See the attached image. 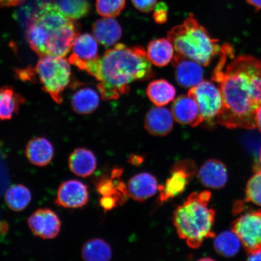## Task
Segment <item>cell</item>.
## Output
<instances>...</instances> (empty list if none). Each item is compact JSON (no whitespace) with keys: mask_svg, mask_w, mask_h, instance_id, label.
<instances>
[{"mask_svg":"<svg viewBox=\"0 0 261 261\" xmlns=\"http://www.w3.org/2000/svg\"><path fill=\"white\" fill-rule=\"evenodd\" d=\"M168 10V6L165 3L161 2L155 6L153 18L156 23L162 24L167 21Z\"/></svg>","mask_w":261,"mask_h":261,"instance_id":"cell-32","label":"cell"},{"mask_svg":"<svg viewBox=\"0 0 261 261\" xmlns=\"http://www.w3.org/2000/svg\"><path fill=\"white\" fill-rule=\"evenodd\" d=\"M146 94L149 100L155 106L163 107L174 99L176 90L168 81L158 80L152 81L148 84Z\"/></svg>","mask_w":261,"mask_h":261,"instance_id":"cell-24","label":"cell"},{"mask_svg":"<svg viewBox=\"0 0 261 261\" xmlns=\"http://www.w3.org/2000/svg\"><path fill=\"white\" fill-rule=\"evenodd\" d=\"M127 187L129 197L139 202L144 201L152 197L159 188L154 176L146 172L134 176L129 179Z\"/></svg>","mask_w":261,"mask_h":261,"instance_id":"cell-17","label":"cell"},{"mask_svg":"<svg viewBox=\"0 0 261 261\" xmlns=\"http://www.w3.org/2000/svg\"><path fill=\"white\" fill-rule=\"evenodd\" d=\"M93 34L98 42L109 47L116 44L122 35V29L115 19L104 18L94 22Z\"/></svg>","mask_w":261,"mask_h":261,"instance_id":"cell-20","label":"cell"},{"mask_svg":"<svg viewBox=\"0 0 261 261\" xmlns=\"http://www.w3.org/2000/svg\"><path fill=\"white\" fill-rule=\"evenodd\" d=\"M211 198L210 191L194 192L174 212L177 234L192 249H197L205 239L215 237L212 227L215 212L208 206Z\"/></svg>","mask_w":261,"mask_h":261,"instance_id":"cell-4","label":"cell"},{"mask_svg":"<svg viewBox=\"0 0 261 261\" xmlns=\"http://www.w3.org/2000/svg\"><path fill=\"white\" fill-rule=\"evenodd\" d=\"M118 204L117 199L113 196H103L100 200V205L105 211H111Z\"/></svg>","mask_w":261,"mask_h":261,"instance_id":"cell-34","label":"cell"},{"mask_svg":"<svg viewBox=\"0 0 261 261\" xmlns=\"http://www.w3.org/2000/svg\"><path fill=\"white\" fill-rule=\"evenodd\" d=\"M28 223L34 236L42 239H54L60 232V218L56 212L49 208H40L36 211L28 218Z\"/></svg>","mask_w":261,"mask_h":261,"instance_id":"cell-9","label":"cell"},{"mask_svg":"<svg viewBox=\"0 0 261 261\" xmlns=\"http://www.w3.org/2000/svg\"><path fill=\"white\" fill-rule=\"evenodd\" d=\"M247 2L256 10L261 9V0H247Z\"/></svg>","mask_w":261,"mask_h":261,"instance_id":"cell-39","label":"cell"},{"mask_svg":"<svg viewBox=\"0 0 261 261\" xmlns=\"http://www.w3.org/2000/svg\"><path fill=\"white\" fill-rule=\"evenodd\" d=\"M174 126V117L170 111L162 107L152 108L146 113L145 128L150 135L165 136Z\"/></svg>","mask_w":261,"mask_h":261,"instance_id":"cell-14","label":"cell"},{"mask_svg":"<svg viewBox=\"0 0 261 261\" xmlns=\"http://www.w3.org/2000/svg\"><path fill=\"white\" fill-rule=\"evenodd\" d=\"M241 241L233 230L218 234L214 243V249L221 256L229 257L236 255L240 249Z\"/></svg>","mask_w":261,"mask_h":261,"instance_id":"cell-27","label":"cell"},{"mask_svg":"<svg viewBox=\"0 0 261 261\" xmlns=\"http://www.w3.org/2000/svg\"><path fill=\"white\" fill-rule=\"evenodd\" d=\"M247 260H261V250L254 253L249 254V257H248Z\"/></svg>","mask_w":261,"mask_h":261,"instance_id":"cell-38","label":"cell"},{"mask_svg":"<svg viewBox=\"0 0 261 261\" xmlns=\"http://www.w3.org/2000/svg\"><path fill=\"white\" fill-rule=\"evenodd\" d=\"M83 70L99 82L97 89L107 101L128 93L134 82L148 80L154 76L144 48L123 44H116L102 57L87 62Z\"/></svg>","mask_w":261,"mask_h":261,"instance_id":"cell-2","label":"cell"},{"mask_svg":"<svg viewBox=\"0 0 261 261\" xmlns=\"http://www.w3.org/2000/svg\"><path fill=\"white\" fill-rule=\"evenodd\" d=\"M71 104L74 112L78 114L92 113L99 107V94L91 88H82L73 94Z\"/></svg>","mask_w":261,"mask_h":261,"instance_id":"cell-23","label":"cell"},{"mask_svg":"<svg viewBox=\"0 0 261 261\" xmlns=\"http://www.w3.org/2000/svg\"><path fill=\"white\" fill-rule=\"evenodd\" d=\"M158 0H132L135 7L139 11L148 13L151 12L156 6Z\"/></svg>","mask_w":261,"mask_h":261,"instance_id":"cell-33","label":"cell"},{"mask_svg":"<svg viewBox=\"0 0 261 261\" xmlns=\"http://www.w3.org/2000/svg\"><path fill=\"white\" fill-rule=\"evenodd\" d=\"M212 259L211 258H204V259H201L200 260H212Z\"/></svg>","mask_w":261,"mask_h":261,"instance_id":"cell-40","label":"cell"},{"mask_svg":"<svg viewBox=\"0 0 261 261\" xmlns=\"http://www.w3.org/2000/svg\"><path fill=\"white\" fill-rule=\"evenodd\" d=\"M89 200L87 186L76 179H70L59 187L55 203L65 208H77L84 207Z\"/></svg>","mask_w":261,"mask_h":261,"instance_id":"cell-10","label":"cell"},{"mask_svg":"<svg viewBox=\"0 0 261 261\" xmlns=\"http://www.w3.org/2000/svg\"><path fill=\"white\" fill-rule=\"evenodd\" d=\"M24 0H0V8L21 5Z\"/></svg>","mask_w":261,"mask_h":261,"instance_id":"cell-35","label":"cell"},{"mask_svg":"<svg viewBox=\"0 0 261 261\" xmlns=\"http://www.w3.org/2000/svg\"><path fill=\"white\" fill-rule=\"evenodd\" d=\"M73 53L68 62L83 70L85 64L98 58L96 40L89 34L78 35L73 44Z\"/></svg>","mask_w":261,"mask_h":261,"instance_id":"cell-13","label":"cell"},{"mask_svg":"<svg viewBox=\"0 0 261 261\" xmlns=\"http://www.w3.org/2000/svg\"><path fill=\"white\" fill-rule=\"evenodd\" d=\"M172 63L175 67V80L179 86L191 89L203 81L204 70L197 62L176 52Z\"/></svg>","mask_w":261,"mask_h":261,"instance_id":"cell-11","label":"cell"},{"mask_svg":"<svg viewBox=\"0 0 261 261\" xmlns=\"http://www.w3.org/2000/svg\"><path fill=\"white\" fill-rule=\"evenodd\" d=\"M171 175L165 185L159 186L160 192L159 200L161 203H165L170 199L177 197L187 188L192 176L184 169L172 166Z\"/></svg>","mask_w":261,"mask_h":261,"instance_id":"cell-16","label":"cell"},{"mask_svg":"<svg viewBox=\"0 0 261 261\" xmlns=\"http://www.w3.org/2000/svg\"><path fill=\"white\" fill-rule=\"evenodd\" d=\"M125 5V0H96V8L103 17L114 18L120 14Z\"/></svg>","mask_w":261,"mask_h":261,"instance_id":"cell-29","label":"cell"},{"mask_svg":"<svg viewBox=\"0 0 261 261\" xmlns=\"http://www.w3.org/2000/svg\"><path fill=\"white\" fill-rule=\"evenodd\" d=\"M198 175L202 185L214 189L223 188L226 184L228 177L226 166L215 159L205 162L199 169Z\"/></svg>","mask_w":261,"mask_h":261,"instance_id":"cell-15","label":"cell"},{"mask_svg":"<svg viewBox=\"0 0 261 261\" xmlns=\"http://www.w3.org/2000/svg\"><path fill=\"white\" fill-rule=\"evenodd\" d=\"M212 79L220 85L223 107L217 117L228 128H256V110L261 103V62L249 55L234 57L224 44Z\"/></svg>","mask_w":261,"mask_h":261,"instance_id":"cell-1","label":"cell"},{"mask_svg":"<svg viewBox=\"0 0 261 261\" xmlns=\"http://www.w3.org/2000/svg\"><path fill=\"white\" fill-rule=\"evenodd\" d=\"M81 255L87 261H109L112 258V249L105 241L94 238L84 245Z\"/></svg>","mask_w":261,"mask_h":261,"instance_id":"cell-25","label":"cell"},{"mask_svg":"<svg viewBox=\"0 0 261 261\" xmlns=\"http://www.w3.org/2000/svg\"><path fill=\"white\" fill-rule=\"evenodd\" d=\"M248 254L261 250V211L247 212L234 221L232 228Z\"/></svg>","mask_w":261,"mask_h":261,"instance_id":"cell-8","label":"cell"},{"mask_svg":"<svg viewBox=\"0 0 261 261\" xmlns=\"http://www.w3.org/2000/svg\"><path fill=\"white\" fill-rule=\"evenodd\" d=\"M57 4L65 16L74 20L85 17L90 11L88 0H59Z\"/></svg>","mask_w":261,"mask_h":261,"instance_id":"cell-28","label":"cell"},{"mask_svg":"<svg viewBox=\"0 0 261 261\" xmlns=\"http://www.w3.org/2000/svg\"><path fill=\"white\" fill-rule=\"evenodd\" d=\"M69 63L63 57L45 56L41 57L34 68L42 90L59 104L63 102V92L71 80Z\"/></svg>","mask_w":261,"mask_h":261,"instance_id":"cell-6","label":"cell"},{"mask_svg":"<svg viewBox=\"0 0 261 261\" xmlns=\"http://www.w3.org/2000/svg\"><path fill=\"white\" fill-rule=\"evenodd\" d=\"M171 113L175 121L181 125L195 127L204 123L197 102L188 94L179 96L174 101Z\"/></svg>","mask_w":261,"mask_h":261,"instance_id":"cell-12","label":"cell"},{"mask_svg":"<svg viewBox=\"0 0 261 261\" xmlns=\"http://www.w3.org/2000/svg\"><path fill=\"white\" fill-rule=\"evenodd\" d=\"M174 46L168 39L161 38L149 42L147 47V57L158 67H165L174 57Z\"/></svg>","mask_w":261,"mask_h":261,"instance_id":"cell-21","label":"cell"},{"mask_svg":"<svg viewBox=\"0 0 261 261\" xmlns=\"http://www.w3.org/2000/svg\"><path fill=\"white\" fill-rule=\"evenodd\" d=\"M246 194V201L261 206V169L257 170L248 181Z\"/></svg>","mask_w":261,"mask_h":261,"instance_id":"cell-30","label":"cell"},{"mask_svg":"<svg viewBox=\"0 0 261 261\" xmlns=\"http://www.w3.org/2000/svg\"><path fill=\"white\" fill-rule=\"evenodd\" d=\"M25 102V98L16 93L13 88H0V120L11 119Z\"/></svg>","mask_w":261,"mask_h":261,"instance_id":"cell-22","label":"cell"},{"mask_svg":"<svg viewBox=\"0 0 261 261\" xmlns=\"http://www.w3.org/2000/svg\"><path fill=\"white\" fill-rule=\"evenodd\" d=\"M256 126L261 132V103L257 107L255 112Z\"/></svg>","mask_w":261,"mask_h":261,"instance_id":"cell-37","label":"cell"},{"mask_svg":"<svg viewBox=\"0 0 261 261\" xmlns=\"http://www.w3.org/2000/svg\"><path fill=\"white\" fill-rule=\"evenodd\" d=\"M25 153L32 164L43 167L52 161L54 156V148L47 139L36 138L28 143Z\"/></svg>","mask_w":261,"mask_h":261,"instance_id":"cell-18","label":"cell"},{"mask_svg":"<svg viewBox=\"0 0 261 261\" xmlns=\"http://www.w3.org/2000/svg\"><path fill=\"white\" fill-rule=\"evenodd\" d=\"M96 189L98 194L103 196H113L117 199L119 205L125 203L121 195L117 190L114 179L111 177H102L96 181Z\"/></svg>","mask_w":261,"mask_h":261,"instance_id":"cell-31","label":"cell"},{"mask_svg":"<svg viewBox=\"0 0 261 261\" xmlns=\"http://www.w3.org/2000/svg\"><path fill=\"white\" fill-rule=\"evenodd\" d=\"M168 39L177 53L204 66L210 65L221 48L192 14L169 31Z\"/></svg>","mask_w":261,"mask_h":261,"instance_id":"cell-5","label":"cell"},{"mask_svg":"<svg viewBox=\"0 0 261 261\" xmlns=\"http://www.w3.org/2000/svg\"><path fill=\"white\" fill-rule=\"evenodd\" d=\"M5 202L10 210L20 212L25 210L32 200V194L29 188L22 185H14L6 191Z\"/></svg>","mask_w":261,"mask_h":261,"instance_id":"cell-26","label":"cell"},{"mask_svg":"<svg viewBox=\"0 0 261 261\" xmlns=\"http://www.w3.org/2000/svg\"><path fill=\"white\" fill-rule=\"evenodd\" d=\"M128 162L130 164L138 166L142 164L143 158L140 155H132L130 156Z\"/></svg>","mask_w":261,"mask_h":261,"instance_id":"cell-36","label":"cell"},{"mask_svg":"<svg viewBox=\"0 0 261 261\" xmlns=\"http://www.w3.org/2000/svg\"><path fill=\"white\" fill-rule=\"evenodd\" d=\"M80 31V25L65 16L57 3L44 2L29 16L25 37L39 57L64 58L72 48Z\"/></svg>","mask_w":261,"mask_h":261,"instance_id":"cell-3","label":"cell"},{"mask_svg":"<svg viewBox=\"0 0 261 261\" xmlns=\"http://www.w3.org/2000/svg\"><path fill=\"white\" fill-rule=\"evenodd\" d=\"M260 162L261 163V149H260Z\"/></svg>","mask_w":261,"mask_h":261,"instance_id":"cell-41","label":"cell"},{"mask_svg":"<svg viewBox=\"0 0 261 261\" xmlns=\"http://www.w3.org/2000/svg\"><path fill=\"white\" fill-rule=\"evenodd\" d=\"M188 95L197 102L204 122L214 121L223 107L220 89L208 81H202L197 86L191 88Z\"/></svg>","mask_w":261,"mask_h":261,"instance_id":"cell-7","label":"cell"},{"mask_svg":"<svg viewBox=\"0 0 261 261\" xmlns=\"http://www.w3.org/2000/svg\"><path fill=\"white\" fill-rule=\"evenodd\" d=\"M68 166L74 174L81 177H89L96 170V158L89 149L76 148L68 159Z\"/></svg>","mask_w":261,"mask_h":261,"instance_id":"cell-19","label":"cell"}]
</instances>
